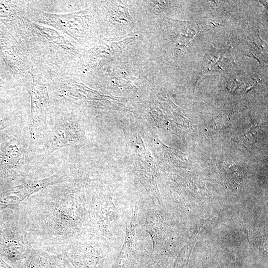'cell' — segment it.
Wrapping results in <instances>:
<instances>
[{"label": "cell", "instance_id": "1", "mask_svg": "<svg viewBox=\"0 0 268 268\" xmlns=\"http://www.w3.org/2000/svg\"><path fill=\"white\" fill-rule=\"evenodd\" d=\"M21 151L19 141L15 138L3 140L0 146V175H12L20 165Z\"/></svg>", "mask_w": 268, "mask_h": 268}, {"label": "cell", "instance_id": "2", "mask_svg": "<svg viewBox=\"0 0 268 268\" xmlns=\"http://www.w3.org/2000/svg\"><path fill=\"white\" fill-rule=\"evenodd\" d=\"M0 268H13L0 257Z\"/></svg>", "mask_w": 268, "mask_h": 268}, {"label": "cell", "instance_id": "3", "mask_svg": "<svg viewBox=\"0 0 268 268\" xmlns=\"http://www.w3.org/2000/svg\"><path fill=\"white\" fill-rule=\"evenodd\" d=\"M3 126V125L0 124V133L1 131L2 130V129H3L4 128V127Z\"/></svg>", "mask_w": 268, "mask_h": 268}]
</instances>
